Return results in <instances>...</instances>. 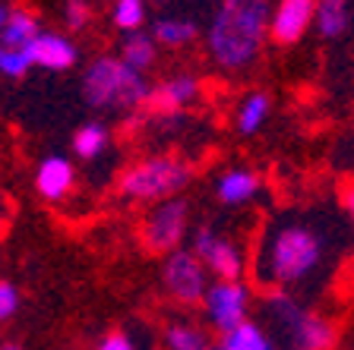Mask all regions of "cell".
Returning a JSON list of instances; mask_svg holds the SVG:
<instances>
[{"label": "cell", "mask_w": 354, "mask_h": 350, "mask_svg": "<svg viewBox=\"0 0 354 350\" xmlns=\"http://www.w3.org/2000/svg\"><path fill=\"white\" fill-rule=\"evenodd\" d=\"M108 142H111V130L102 124V120H88L82 124L80 130L73 133V155L82 161H95L108 152Z\"/></svg>", "instance_id": "19"}, {"label": "cell", "mask_w": 354, "mask_h": 350, "mask_svg": "<svg viewBox=\"0 0 354 350\" xmlns=\"http://www.w3.org/2000/svg\"><path fill=\"white\" fill-rule=\"evenodd\" d=\"M152 38L158 41V48H187L199 38V26L187 16H162V19L152 22Z\"/></svg>", "instance_id": "16"}, {"label": "cell", "mask_w": 354, "mask_h": 350, "mask_svg": "<svg viewBox=\"0 0 354 350\" xmlns=\"http://www.w3.org/2000/svg\"><path fill=\"white\" fill-rule=\"evenodd\" d=\"M209 350H228V347H225V341H221V344H212Z\"/></svg>", "instance_id": "31"}, {"label": "cell", "mask_w": 354, "mask_h": 350, "mask_svg": "<svg viewBox=\"0 0 354 350\" xmlns=\"http://www.w3.org/2000/svg\"><path fill=\"white\" fill-rule=\"evenodd\" d=\"M319 0H279L272 10V26H269V41L279 48H291L317 26Z\"/></svg>", "instance_id": "11"}, {"label": "cell", "mask_w": 354, "mask_h": 350, "mask_svg": "<svg viewBox=\"0 0 354 350\" xmlns=\"http://www.w3.org/2000/svg\"><path fill=\"white\" fill-rule=\"evenodd\" d=\"M32 64L48 73H66L80 64V48L64 32H41L32 44Z\"/></svg>", "instance_id": "13"}, {"label": "cell", "mask_w": 354, "mask_h": 350, "mask_svg": "<svg viewBox=\"0 0 354 350\" xmlns=\"http://www.w3.org/2000/svg\"><path fill=\"white\" fill-rule=\"evenodd\" d=\"M80 88L88 108L130 117H140L152 95L146 76L130 70L118 54H102V57L88 60V66L80 76Z\"/></svg>", "instance_id": "3"}, {"label": "cell", "mask_w": 354, "mask_h": 350, "mask_svg": "<svg viewBox=\"0 0 354 350\" xmlns=\"http://www.w3.org/2000/svg\"><path fill=\"white\" fill-rule=\"evenodd\" d=\"M259 190H263V177L253 168H228L215 180V199L221 205H228V208L253 202L259 196Z\"/></svg>", "instance_id": "14"}, {"label": "cell", "mask_w": 354, "mask_h": 350, "mask_svg": "<svg viewBox=\"0 0 354 350\" xmlns=\"http://www.w3.org/2000/svg\"><path fill=\"white\" fill-rule=\"evenodd\" d=\"M187 246L199 255V262L206 265L215 281H241L243 271H247L243 249L231 237L218 233L212 224H193Z\"/></svg>", "instance_id": "8"}, {"label": "cell", "mask_w": 354, "mask_h": 350, "mask_svg": "<svg viewBox=\"0 0 354 350\" xmlns=\"http://www.w3.org/2000/svg\"><path fill=\"white\" fill-rule=\"evenodd\" d=\"M64 22L66 29L82 32L92 22V3L88 0H64Z\"/></svg>", "instance_id": "25"}, {"label": "cell", "mask_w": 354, "mask_h": 350, "mask_svg": "<svg viewBox=\"0 0 354 350\" xmlns=\"http://www.w3.org/2000/svg\"><path fill=\"white\" fill-rule=\"evenodd\" d=\"M193 168L184 155H146V158L133 161L130 168L118 177V196L136 205H158L165 199H177L193 183Z\"/></svg>", "instance_id": "4"}, {"label": "cell", "mask_w": 354, "mask_h": 350, "mask_svg": "<svg viewBox=\"0 0 354 350\" xmlns=\"http://www.w3.org/2000/svg\"><path fill=\"white\" fill-rule=\"evenodd\" d=\"M272 0H221L206 29V54L221 73H243L259 60L269 26Z\"/></svg>", "instance_id": "1"}, {"label": "cell", "mask_w": 354, "mask_h": 350, "mask_svg": "<svg viewBox=\"0 0 354 350\" xmlns=\"http://www.w3.org/2000/svg\"><path fill=\"white\" fill-rule=\"evenodd\" d=\"M32 48H10L0 41V76L3 79H22L32 70Z\"/></svg>", "instance_id": "24"}, {"label": "cell", "mask_w": 354, "mask_h": 350, "mask_svg": "<svg viewBox=\"0 0 354 350\" xmlns=\"http://www.w3.org/2000/svg\"><path fill=\"white\" fill-rule=\"evenodd\" d=\"M190 202L187 199H165L158 205H149L140 224L142 249L152 255H171L184 243H190Z\"/></svg>", "instance_id": "6"}, {"label": "cell", "mask_w": 354, "mask_h": 350, "mask_svg": "<svg viewBox=\"0 0 354 350\" xmlns=\"http://www.w3.org/2000/svg\"><path fill=\"white\" fill-rule=\"evenodd\" d=\"M225 347L228 350H275L272 335L259 325V322H243L241 329H234L231 335H225Z\"/></svg>", "instance_id": "22"}, {"label": "cell", "mask_w": 354, "mask_h": 350, "mask_svg": "<svg viewBox=\"0 0 354 350\" xmlns=\"http://www.w3.org/2000/svg\"><path fill=\"white\" fill-rule=\"evenodd\" d=\"M209 269L199 262V255L190 246L174 249L171 255H165L162 262V287L168 293V300L180 303V307H203L209 287Z\"/></svg>", "instance_id": "7"}, {"label": "cell", "mask_w": 354, "mask_h": 350, "mask_svg": "<svg viewBox=\"0 0 354 350\" xmlns=\"http://www.w3.org/2000/svg\"><path fill=\"white\" fill-rule=\"evenodd\" d=\"M10 16H13V7H10V3H0V32H3V26L10 22Z\"/></svg>", "instance_id": "29"}, {"label": "cell", "mask_w": 354, "mask_h": 350, "mask_svg": "<svg viewBox=\"0 0 354 350\" xmlns=\"http://www.w3.org/2000/svg\"><path fill=\"white\" fill-rule=\"evenodd\" d=\"M118 57L124 60L130 70L146 76V73H152L155 64H158V41L152 38V32H133V35H124Z\"/></svg>", "instance_id": "15"}, {"label": "cell", "mask_w": 354, "mask_h": 350, "mask_svg": "<svg viewBox=\"0 0 354 350\" xmlns=\"http://www.w3.org/2000/svg\"><path fill=\"white\" fill-rule=\"evenodd\" d=\"M250 303L253 293L243 281H212L206 300H203V313H206L209 325L225 338L234 329H241L243 322H250Z\"/></svg>", "instance_id": "9"}, {"label": "cell", "mask_w": 354, "mask_h": 350, "mask_svg": "<svg viewBox=\"0 0 354 350\" xmlns=\"http://www.w3.org/2000/svg\"><path fill=\"white\" fill-rule=\"evenodd\" d=\"M263 315L281 338L285 350H332L335 325L332 319L301 307L291 293L275 291L263 300Z\"/></svg>", "instance_id": "5"}, {"label": "cell", "mask_w": 354, "mask_h": 350, "mask_svg": "<svg viewBox=\"0 0 354 350\" xmlns=\"http://www.w3.org/2000/svg\"><path fill=\"white\" fill-rule=\"evenodd\" d=\"M41 32H44L41 22H38V16L32 13V10L13 7V16H10V22L3 26V32H0V41L10 44V48H32Z\"/></svg>", "instance_id": "18"}, {"label": "cell", "mask_w": 354, "mask_h": 350, "mask_svg": "<svg viewBox=\"0 0 354 350\" xmlns=\"http://www.w3.org/2000/svg\"><path fill=\"white\" fill-rule=\"evenodd\" d=\"M111 22H114L124 35L142 32V26H146V0H114Z\"/></svg>", "instance_id": "23"}, {"label": "cell", "mask_w": 354, "mask_h": 350, "mask_svg": "<svg viewBox=\"0 0 354 350\" xmlns=\"http://www.w3.org/2000/svg\"><path fill=\"white\" fill-rule=\"evenodd\" d=\"M203 95V82L193 73H174L165 76L162 82L152 86V95H149V104L140 117H180L187 108L199 101Z\"/></svg>", "instance_id": "10"}, {"label": "cell", "mask_w": 354, "mask_h": 350, "mask_svg": "<svg viewBox=\"0 0 354 350\" xmlns=\"http://www.w3.org/2000/svg\"><path fill=\"white\" fill-rule=\"evenodd\" d=\"M162 341H165V350H209L212 347L206 329L190 325V322H184V319L168 322L162 331Z\"/></svg>", "instance_id": "20"}, {"label": "cell", "mask_w": 354, "mask_h": 350, "mask_svg": "<svg viewBox=\"0 0 354 350\" xmlns=\"http://www.w3.org/2000/svg\"><path fill=\"white\" fill-rule=\"evenodd\" d=\"M19 287L13 281H0V322H10L16 313H19Z\"/></svg>", "instance_id": "26"}, {"label": "cell", "mask_w": 354, "mask_h": 350, "mask_svg": "<svg viewBox=\"0 0 354 350\" xmlns=\"http://www.w3.org/2000/svg\"><path fill=\"white\" fill-rule=\"evenodd\" d=\"M319 262H323L319 233L307 224L288 221V224H275L266 231L257 255V271L266 284L285 291V287L307 281L319 269Z\"/></svg>", "instance_id": "2"}, {"label": "cell", "mask_w": 354, "mask_h": 350, "mask_svg": "<svg viewBox=\"0 0 354 350\" xmlns=\"http://www.w3.org/2000/svg\"><path fill=\"white\" fill-rule=\"evenodd\" d=\"M269 114H272V98L266 95V92H247V95L241 98V104H237V114H234V126L241 136H253V133H259L266 126V120H269Z\"/></svg>", "instance_id": "17"}, {"label": "cell", "mask_w": 354, "mask_h": 350, "mask_svg": "<svg viewBox=\"0 0 354 350\" xmlns=\"http://www.w3.org/2000/svg\"><path fill=\"white\" fill-rule=\"evenodd\" d=\"M342 205H345L348 218L354 221V183H351V186H345V190H342Z\"/></svg>", "instance_id": "28"}, {"label": "cell", "mask_w": 354, "mask_h": 350, "mask_svg": "<svg viewBox=\"0 0 354 350\" xmlns=\"http://www.w3.org/2000/svg\"><path fill=\"white\" fill-rule=\"evenodd\" d=\"M0 350H22V344H16V341H7V344H0Z\"/></svg>", "instance_id": "30"}, {"label": "cell", "mask_w": 354, "mask_h": 350, "mask_svg": "<svg viewBox=\"0 0 354 350\" xmlns=\"http://www.w3.org/2000/svg\"><path fill=\"white\" fill-rule=\"evenodd\" d=\"M35 190L44 202H64L76 190V168L66 155H48L35 168Z\"/></svg>", "instance_id": "12"}, {"label": "cell", "mask_w": 354, "mask_h": 350, "mask_svg": "<svg viewBox=\"0 0 354 350\" xmlns=\"http://www.w3.org/2000/svg\"><path fill=\"white\" fill-rule=\"evenodd\" d=\"M351 26V0H319L317 32L323 38H342Z\"/></svg>", "instance_id": "21"}, {"label": "cell", "mask_w": 354, "mask_h": 350, "mask_svg": "<svg viewBox=\"0 0 354 350\" xmlns=\"http://www.w3.org/2000/svg\"><path fill=\"white\" fill-rule=\"evenodd\" d=\"M92 350H140V347H136V341H133L130 331L114 329V331H108V335L98 338V344Z\"/></svg>", "instance_id": "27"}]
</instances>
